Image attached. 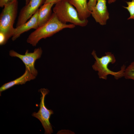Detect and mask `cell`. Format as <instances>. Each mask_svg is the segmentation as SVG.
<instances>
[{
    "mask_svg": "<svg viewBox=\"0 0 134 134\" xmlns=\"http://www.w3.org/2000/svg\"><path fill=\"white\" fill-rule=\"evenodd\" d=\"M36 77L28 70H25L24 73L21 76L2 85L0 88V94L2 92L15 85L24 84L27 81L34 79Z\"/></svg>",
    "mask_w": 134,
    "mask_h": 134,
    "instance_id": "cell-11",
    "label": "cell"
},
{
    "mask_svg": "<svg viewBox=\"0 0 134 134\" xmlns=\"http://www.w3.org/2000/svg\"><path fill=\"white\" fill-rule=\"evenodd\" d=\"M45 0H30L29 2L20 10L16 27L26 22L44 3Z\"/></svg>",
    "mask_w": 134,
    "mask_h": 134,
    "instance_id": "cell-7",
    "label": "cell"
},
{
    "mask_svg": "<svg viewBox=\"0 0 134 134\" xmlns=\"http://www.w3.org/2000/svg\"><path fill=\"white\" fill-rule=\"evenodd\" d=\"M91 15L96 22L101 25H105L109 18V13L106 0H97L96 5L91 11Z\"/></svg>",
    "mask_w": 134,
    "mask_h": 134,
    "instance_id": "cell-8",
    "label": "cell"
},
{
    "mask_svg": "<svg viewBox=\"0 0 134 134\" xmlns=\"http://www.w3.org/2000/svg\"><path fill=\"white\" fill-rule=\"evenodd\" d=\"M77 10L80 19L83 20H87L91 15V11L88 8L87 0H68Z\"/></svg>",
    "mask_w": 134,
    "mask_h": 134,
    "instance_id": "cell-10",
    "label": "cell"
},
{
    "mask_svg": "<svg viewBox=\"0 0 134 134\" xmlns=\"http://www.w3.org/2000/svg\"><path fill=\"white\" fill-rule=\"evenodd\" d=\"M75 26L73 24L63 23L53 12L47 22L38 27L30 34L27 39V41L32 46H36L41 39L51 36L64 29H72Z\"/></svg>",
    "mask_w": 134,
    "mask_h": 134,
    "instance_id": "cell-1",
    "label": "cell"
},
{
    "mask_svg": "<svg viewBox=\"0 0 134 134\" xmlns=\"http://www.w3.org/2000/svg\"><path fill=\"white\" fill-rule=\"evenodd\" d=\"M16 0H0V7H3L4 5L8 2Z\"/></svg>",
    "mask_w": 134,
    "mask_h": 134,
    "instance_id": "cell-17",
    "label": "cell"
},
{
    "mask_svg": "<svg viewBox=\"0 0 134 134\" xmlns=\"http://www.w3.org/2000/svg\"><path fill=\"white\" fill-rule=\"evenodd\" d=\"M92 54L95 59V61L92 67L94 70L98 71L99 77L106 80L109 75L113 76L116 79L124 76L125 66L123 65L121 67V70L117 72L111 70L108 68L109 64L114 63L116 62L115 57L113 54L108 52L105 53V55L100 58L97 56L95 51L94 50Z\"/></svg>",
    "mask_w": 134,
    "mask_h": 134,
    "instance_id": "cell-3",
    "label": "cell"
},
{
    "mask_svg": "<svg viewBox=\"0 0 134 134\" xmlns=\"http://www.w3.org/2000/svg\"><path fill=\"white\" fill-rule=\"evenodd\" d=\"M55 4L53 2L44 4L39 9L38 17L39 27L45 23L50 19L52 14L51 9Z\"/></svg>",
    "mask_w": 134,
    "mask_h": 134,
    "instance_id": "cell-12",
    "label": "cell"
},
{
    "mask_svg": "<svg viewBox=\"0 0 134 134\" xmlns=\"http://www.w3.org/2000/svg\"><path fill=\"white\" fill-rule=\"evenodd\" d=\"M39 91L41 93L39 109L38 112L33 113L32 115L38 119L41 122L44 129L45 134H50L53 133V130L49 121V119L54 113L52 110L46 108L44 103L45 96L48 93L49 90L47 89L42 88Z\"/></svg>",
    "mask_w": 134,
    "mask_h": 134,
    "instance_id": "cell-5",
    "label": "cell"
},
{
    "mask_svg": "<svg viewBox=\"0 0 134 134\" xmlns=\"http://www.w3.org/2000/svg\"><path fill=\"white\" fill-rule=\"evenodd\" d=\"M62 0H45L44 4L53 2L55 4Z\"/></svg>",
    "mask_w": 134,
    "mask_h": 134,
    "instance_id": "cell-18",
    "label": "cell"
},
{
    "mask_svg": "<svg viewBox=\"0 0 134 134\" xmlns=\"http://www.w3.org/2000/svg\"><path fill=\"white\" fill-rule=\"evenodd\" d=\"M38 9L29 21L15 28L12 37V39L13 41L16 40L24 32L31 29H36L38 28Z\"/></svg>",
    "mask_w": 134,
    "mask_h": 134,
    "instance_id": "cell-9",
    "label": "cell"
},
{
    "mask_svg": "<svg viewBox=\"0 0 134 134\" xmlns=\"http://www.w3.org/2000/svg\"><path fill=\"white\" fill-rule=\"evenodd\" d=\"M8 40L6 35L3 33L0 32V45L5 44Z\"/></svg>",
    "mask_w": 134,
    "mask_h": 134,
    "instance_id": "cell-15",
    "label": "cell"
},
{
    "mask_svg": "<svg viewBox=\"0 0 134 134\" xmlns=\"http://www.w3.org/2000/svg\"><path fill=\"white\" fill-rule=\"evenodd\" d=\"M131 0V1H126L127 6H123L124 8L127 10L130 13V16L128 18V20L131 19L134 20V0Z\"/></svg>",
    "mask_w": 134,
    "mask_h": 134,
    "instance_id": "cell-14",
    "label": "cell"
},
{
    "mask_svg": "<svg viewBox=\"0 0 134 134\" xmlns=\"http://www.w3.org/2000/svg\"><path fill=\"white\" fill-rule=\"evenodd\" d=\"M97 0H89L87 2V7L89 10L91 11L93 8L96 5Z\"/></svg>",
    "mask_w": 134,
    "mask_h": 134,
    "instance_id": "cell-16",
    "label": "cell"
},
{
    "mask_svg": "<svg viewBox=\"0 0 134 134\" xmlns=\"http://www.w3.org/2000/svg\"><path fill=\"white\" fill-rule=\"evenodd\" d=\"M124 76L126 79L134 80V61L126 68Z\"/></svg>",
    "mask_w": 134,
    "mask_h": 134,
    "instance_id": "cell-13",
    "label": "cell"
},
{
    "mask_svg": "<svg viewBox=\"0 0 134 134\" xmlns=\"http://www.w3.org/2000/svg\"><path fill=\"white\" fill-rule=\"evenodd\" d=\"M42 53V50L40 47L35 48L33 52H29L27 50L24 55L20 54L13 50H11L9 52V55L12 57L20 59L25 65V70L36 77L38 72L35 67L34 64L36 61L41 57Z\"/></svg>",
    "mask_w": 134,
    "mask_h": 134,
    "instance_id": "cell-6",
    "label": "cell"
},
{
    "mask_svg": "<svg viewBox=\"0 0 134 134\" xmlns=\"http://www.w3.org/2000/svg\"><path fill=\"white\" fill-rule=\"evenodd\" d=\"M117 0H108V4H110L115 2Z\"/></svg>",
    "mask_w": 134,
    "mask_h": 134,
    "instance_id": "cell-19",
    "label": "cell"
},
{
    "mask_svg": "<svg viewBox=\"0 0 134 134\" xmlns=\"http://www.w3.org/2000/svg\"><path fill=\"white\" fill-rule=\"evenodd\" d=\"M25 5L27 4L30 1V0H25Z\"/></svg>",
    "mask_w": 134,
    "mask_h": 134,
    "instance_id": "cell-20",
    "label": "cell"
},
{
    "mask_svg": "<svg viewBox=\"0 0 134 134\" xmlns=\"http://www.w3.org/2000/svg\"><path fill=\"white\" fill-rule=\"evenodd\" d=\"M53 11L59 20L63 23L69 22L82 27L88 24L87 19L82 20L80 19L77 10L68 0H62L55 4Z\"/></svg>",
    "mask_w": 134,
    "mask_h": 134,
    "instance_id": "cell-2",
    "label": "cell"
},
{
    "mask_svg": "<svg viewBox=\"0 0 134 134\" xmlns=\"http://www.w3.org/2000/svg\"><path fill=\"white\" fill-rule=\"evenodd\" d=\"M17 0L9 1L4 6L0 15V32L9 39L12 36L15 28L13 25L18 9Z\"/></svg>",
    "mask_w": 134,
    "mask_h": 134,
    "instance_id": "cell-4",
    "label": "cell"
}]
</instances>
